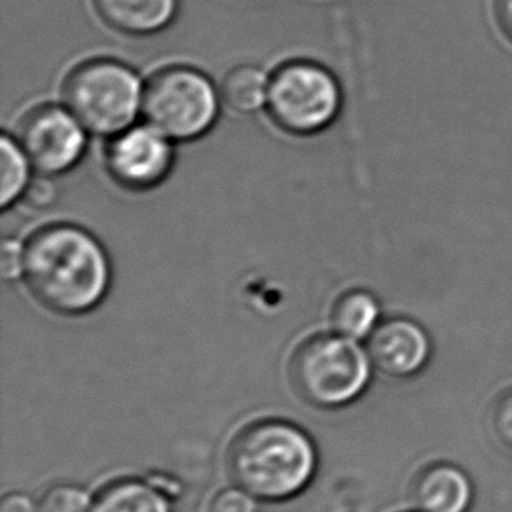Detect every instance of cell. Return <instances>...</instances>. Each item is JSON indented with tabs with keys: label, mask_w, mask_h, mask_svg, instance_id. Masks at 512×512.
<instances>
[{
	"label": "cell",
	"mask_w": 512,
	"mask_h": 512,
	"mask_svg": "<svg viewBox=\"0 0 512 512\" xmlns=\"http://www.w3.org/2000/svg\"><path fill=\"white\" fill-rule=\"evenodd\" d=\"M367 353L374 369L395 380H409L423 373L434 355L427 329L411 319L381 322L367 340Z\"/></svg>",
	"instance_id": "obj_9"
},
{
	"label": "cell",
	"mask_w": 512,
	"mask_h": 512,
	"mask_svg": "<svg viewBox=\"0 0 512 512\" xmlns=\"http://www.w3.org/2000/svg\"><path fill=\"white\" fill-rule=\"evenodd\" d=\"M205 512H257V504L250 493L242 488H229L208 499Z\"/></svg>",
	"instance_id": "obj_17"
},
{
	"label": "cell",
	"mask_w": 512,
	"mask_h": 512,
	"mask_svg": "<svg viewBox=\"0 0 512 512\" xmlns=\"http://www.w3.org/2000/svg\"><path fill=\"white\" fill-rule=\"evenodd\" d=\"M79 119L63 107L44 105L30 112L20 128V146L42 175H60L76 167L86 149Z\"/></svg>",
	"instance_id": "obj_7"
},
{
	"label": "cell",
	"mask_w": 512,
	"mask_h": 512,
	"mask_svg": "<svg viewBox=\"0 0 512 512\" xmlns=\"http://www.w3.org/2000/svg\"><path fill=\"white\" fill-rule=\"evenodd\" d=\"M492 427L500 443L512 451V388L493 404Z\"/></svg>",
	"instance_id": "obj_18"
},
{
	"label": "cell",
	"mask_w": 512,
	"mask_h": 512,
	"mask_svg": "<svg viewBox=\"0 0 512 512\" xmlns=\"http://www.w3.org/2000/svg\"><path fill=\"white\" fill-rule=\"evenodd\" d=\"M371 371L369 353L357 341L340 334H320L294 353L292 387L317 408H343L366 392Z\"/></svg>",
	"instance_id": "obj_3"
},
{
	"label": "cell",
	"mask_w": 512,
	"mask_h": 512,
	"mask_svg": "<svg viewBox=\"0 0 512 512\" xmlns=\"http://www.w3.org/2000/svg\"><path fill=\"white\" fill-rule=\"evenodd\" d=\"M23 277L41 305L60 315L97 308L111 285V264L95 236L58 224L42 228L25 245Z\"/></svg>",
	"instance_id": "obj_1"
},
{
	"label": "cell",
	"mask_w": 512,
	"mask_h": 512,
	"mask_svg": "<svg viewBox=\"0 0 512 512\" xmlns=\"http://www.w3.org/2000/svg\"><path fill=\"white\" fill-rule=\"evenodd\" d=\"M27 200L32 207L46 208L55 201L56 189L55 184L48 179H37L30 182L27 187Z\"/></svg>",
	"instance_id": "obj_20"
},
{
	"label": "cell",
	"mask_w": 512,
	"mask_h": 512,
	"mask_svg": "<svg viewBox=\"0 0 512 512\" xmlns=\"http://www.w3.org/2000/svg\"><path fill=\"white\" fill-rule=\"evenodd\" d=\"M144 90L146 86L128 65L93 60L72 70L63 86V100L86 130L119 135L142 111Z\"/></svg>",
	"instance_id": "obj_4"
},
{
	"label": "cell",
	"mask_w": 512,
	"mask_h": 512,
	"mask_svg": "<svg viewBox=\"0 0 512 512\" xmlns=\"http://www.w3.org/2000/svg\"><path fill=\"white\" fill-rule=\"evenodd\" d=\"M493 16L502 35L512 44V0H493Z\"/></svg>",
	"instance_id": "obj_21"
},
{
	"label": "cell",
	"mask_w": 512,
	"mask_h": 512,
	"mask_svg": "<svg viewBox=\"0 0 512 512\" xmlns=\"http://www.w3.org/2000/svg\"><path fill=\"white\" fill-rule=\"evenodd\" d=\"M317 469L312 439L289 422L252 423L228 450L229 478L254 499L284 500L298 495Z\"/></svg>",
	"instance_id": "obj_2"
},
{
	"label": "cell",
	"mask_w": 512,
	"mask_h": 512,
	"mask_svg": "<svg viewBox=\"0 0 512 512\" xmlns=\"http://www.w3.org/2000/svg\"><path fill=\"white\" fill-rule=\"evenodd\" d=\"M270 77L254 65H240L222 81L221 95L229 109L242 114L256 112L266 105Z\"/></svg>",
	"instance_id": "obj_14"
},
{
	"label": "cell",
	"mask_w": 512,
	"mask_h": 512,
	"mask_svg": "<svg viewBox=\"0 0 512 512\" xmlns=\"http://www.w3.org/2000/svg\"><path fill=\"white\" fill-rule=\"evenodd\" d=\"M25 268V247H21L16 240H6L2 245V257H0V271L7 282L16 280L23 275Z\"/></svg>",
	"instance_id": "obj_19"
},
{
	"label": "cell",
	"mask_w": 512,
	"mask_h": 512,
	"mask_svg": "<svg viewBox=\"0 0 512 512\" xmlns=\"http://www.w3.org/2000/svg\"><path fill=\"white\" fill-rule=\"evenodd\" d=\"M93 512H170L165 493L142 481H118L100 492Z\"/></svg>",
	"instance_id": "obj_13"
},
{
	"label": "cell",
	"mask_w": 512,
	"mask_h": 512,
	"mask_svg": "<svg viewBox=\"0 0 512 512\" xmlns=\"http://www.w3.org/2000/svg\"><path fill=\"white\" fill-rule=\"evenodd\" d=\"M107 168L118 184L135 191L158 186L173 163L167 135L154 126H135L116 135L105 153Z\"/></svg>",
	"instance_id": "obj_8"
},
{
	"label": "cell",
	"mask_w": 512,
	"mask_h": 512,
	"mask_svg": "<svg viewBox=\"0 0 512 512\" xmlns=\"http://www.w3.org/2000/svg\"><path fill=\"white\" fill-rule=\"evenodd\" d=\"M37 512H93V504L81 488L56 485L42 495Z\"/></svg>",
	"instance_id": "obj_16"
},
{
	"label": "cell",
	"mask_w": 512,
	"mask_h": 512,
	"mask_svg": "<svg viewBox=\"0 0 512 512\" xmlns=\"http://www.w3.org/2000/svg\"><path fill=\"white\" fill-rule=\"evenodd\" d=\"M380 301L367 291H350L334 303L331 322L336 333L353 341L369 340L380 326Z\"/></svg>",
	"instance_id": "obj_12"
},
{
	"label": "cell",
	"mask_w": 512,
	"mask_h": 512,
	"mask_svg": "<svg viewBox=\"0 0 512 512\" xmlns=\"http://www.w3.org/2000/svg\"><path fill=\"white\" fill-rule=\"evenodd\" d=\"M409 495L418 512H469L476 492L462 467L436 462L416 474Z\"/></svg>",
	"instance_id": "obj_10"
},
{
	"label": "cell",
	"mask_w": 512,
	"mask_h": 512,
	"mask_svg": "<svg viewBox=\"0 0 512 512\" xmlns=\"http://www.w3.org/2000/svg\"><path fill=\"white\" fill-rule=\"evenodd\" d=\"M0 168H2V184H0V205L7 208L25 194L30 184V161L27 154L16 142L7 135L0 140Z\"/></svg>",
	"instance_id": "obj_15"
},
{
	"label": "cell",
	"mask_w": 512,
	"mask_h": 512,
	"mask_svg": "<svg viewBox=\"0 0 512 512\" xmlns=\"http://www.w3.org/2000/svg\"><path fill=\"white\" fill-rule=\"evenodd\" d=\"M416 512H418V511H416Z\"/></svg>",
	"instance_id": "obj_23"
},
{
	"label": "cell",
	"mask_w": 512,
	"mask_h": 512,
	"mask_svg": "<svg viewBox=\"0 0 512 512\" xmlns=\"http://www.w3.org/2000/svg\"><path fill=\"white\" fill-rule=\"evenodd\" d=\"M266 107L285 132L312 135L331 125L341 109V88L315 63L285 65L270 79Z\"/></svg>",
	"instance_id": "obj_6"
},
{
	"label": "cell",
	"mask_w": 512,
	"mask_h": 512,
	"mask_svg": "<svg viewBox=\"0 0 512 512\" xmlns=\"http://www.w3.org/2000/svg\"><path fill=\"white\" fill-rule=\"evenodd\" d=\"M147 123L173 140H193L212 128L219 112L214 84L201 72L172 67L158 72L144 90Z\"/></svg>",
	"instance_id": "obj_5"
},
{
	"label": "cell",
	"mask_w": 512,
	"mask_h": 512,
	"mask_svg": "<svg viewBox=\"0 0 512 512\" xmlns=\"http://www.w3.org/2000/svg\"><path fill=\"white\" fill-rule=\"evenodd\" d=\"M0 512H37V507H34L32 500L25 497V495H7L6 499L2 500V507Z\"/></svg>",
	"instance_id": "obj_22"
},
{
	"label": "cell",
	"mask_w": 512,
	"mask_h": 512,
	"mask_svg": "<svg viewBox=\"0 0 512 512\" xmlns=\"http://www.w3.org/2000/svg\"><path fill=\"white\" fill-rule=\"evenodd\" d=\"M105 25L128 35H149L167 28L177 13V0H93Z\"/></svg>",
	"instance_id": "obj_11"
}]
</instances>
